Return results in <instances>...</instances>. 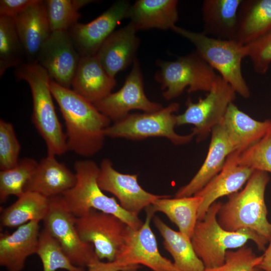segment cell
Wrapping results in <instances>:
<instances>
[{
  "instance_id": "obj_32",
  "label": "cell",
  "mask_w": 271,
  "mask_h": 271,
  "mask_svg": "<svg viewBox=\"0 0 271 271\" xmlns=\"http://www.w3.org/2000/svg\"><path fill=\"white\" fill-rule=\"evenodd\" d=\"M38 162L34 159H20L15 167L0 171V202H5L12 195L20 197L32 178Z\"/></svg>"
},
{
  "instance_id": "obj_34",
  "label": "cell",
  "mask_w": 271,
  "mask_h": 271,
  "mask_svg": "<svg viewBox=\"0 0 271 271\" xmlns=\"http://www.w3.org/2000/svg\"><path fill=\"white\" fill-rule=\"evenodd\" d=\"M36 254L43 266V271H85L74 265L58 241L44 228L40 231Z\"/></svg>"
},
{
  "instance_id": "obj_3",
  "label": "cell",
  "mask_w": 271,
  "mask_h": 271,
  "mask_svg": "<svg viewBox=\"0 0 271 271\" xmlns=\"http://www.w3.org/2000/svg\"><path fill=\"white\" fill-rule=\"evenodd\" d=\"M15 75L28 83L33 100L32 121L44 141L47 155L61 156L68 151L66 137L57 116L53 101L51 78L37 63H23L17 67Z\"/></svg>"
},
{
  "instance_id": "obj_23",
  "label": "cell",
  "mask_w": 271,
  "mask_h": 271,
  "mask_svg": "<svg viewBox=\"0 0 271 271\" xmlns=\"http://www.w3.org/2000/svg\"><path fill=\"white\" fill-rule=\"evenodd\" d=\"M116 84L115 77L107 73L94 55L81 57L71 86L74 92L94 103L111 93Z\"/></svg>"
},
{
  "instance_id": "obj_26",
  "label": "cell",
  "mask_w": 271,
  "mask_h": 271,
  "mask_svg": "<svg viewBox=\"0 0 271 271\" xmlns=\"http://www.w3.org/2000/svg\"><path fill=\"white\" fill-rule=\"evenodd\" d=\"M176 0H138L130 6L128 18L137 30L171 29L178 19Z\"/></svg>"
},
{
  "instance_id": "obj_40",
  "label": "cell",
  "mask_w": 271,
  "mask_h": 271,
  "mask_svg": "<svg viewBox=\"0 0 271 271\" xmlns=\"http://www.w3.org/2000/svg\"><path fill=\"white\" fill-rule=\"evenodd\" d=\"M139 267L127 265L118 260L106 262L99 260L88 266L86 271H137Z\"/></svg>"
},
{
  "instance_id": "obj_6",
  "label": "cell",
  "mask_w": 271,
  "mask_h": 271,
  "mask_svg": "<svg viewBox=\"0 0 271 271\" xmlns=\"http://www.w3.org/2000/svg\"><path fill=\"white\" fill-rule=\"evenodd\" d=\"M171 30L192 43L197 54L219 73L236 93L246 98L250 96L241 69L242 60L247 57L245 46L235 40L218 39L176 26Z\"/></svg>"
},
{
  "instance_id": "obj_18",
  "label": "cell",
  "mask_w": 271,
  "mask_h": 271,
  "mask_svg": "<svg viewBox=\"0 0 271 271\" xmlns=\"http://www.w3.org/2000/svg\"><path fill=\"white\" fill-rule=\"evenodd\" d=\"M39 222L32 221L12 233H1L0 265L7 271H22L27 258L36 253L41 231Z\"/></svg>"
},
{
  "instance_id": "obj_10",
  "label": "cell",
  "mask_w": 271,
  "mask_h": 271,
  "mask_svg": "<svg viewBox=\"0 0 271 271\" xmlns=\"http://www.w3.org/2000/svg\"><path fill=\"white\" fill-rule=\"evenodd\" d=\"M75 224L81 239L93 246L100 260L117 259L129 227L126 223L114 215L92 209L76 217Z\"/></svg>"
},
{
  "instance_id": "obj_21",
  "label": "cell",
  "mask_w": 271,
  "mask_h": 271,
  "mask_svg": "<svg viewBox=\"0 0 271 271\" xmlns=\"http://www.w3.org/2000/svg\"><path fill=\"white\" fill-rule=\"evenodd\" d=\"M137 30L129 23L114 31L95 54L107 73L113 77L135 60L139 40Z\"/></svg>"
},
{
  "instance_id": "obj_38",
  "label": "cell",
  "mask_w": 271,
  "mask_h": 271,
  "mask_svg": "<svg viewBox=\"0 0 271 271\" xmlns=\"http://www.w3.org/2000/svg\"><path fill=\"white\" fill-rule=\"evenodd\" d=\"M245 46L254 71L265 74L271 64V32Z\"/></svg>"
},
{
  "instance_id": "obj_28",
  "label": "cell",
  "mask_w": 271,
  "mask_h": 271,
  "mask_svg": "<svg viewBox=\"0 0 271 271\" xmlns=\"http://www.w3.org/2000/svg\"><path fill=\"white\" fill-rule=\"evenodd\" d=\"M153 222L177 271H204L205 267L197 255L190 237L172 229L158 216L154 217Z\"/></svg>"
},
{
  "instance_id": "obj_41",
  "label": "cell",
  "mask_w": 271,
  "mask_h": 271,
  "mask_svg": "<svg viewBox=\"0 0 271 271\" xmlns=\"http://www.w3.org/2000/svg\"><path fill=\"white\" fill-rule=\"evenodd\" d=\"M262 257L258 267L262 271H271V236Z\"/></svg>"
},
{
  "instance_id": "obj_16",
  "label": "cell",
  "mask_w": 271,
  "mask_h": 271,
  "mask_svg": "<svg viewBox=\"0 0 271 271\" xmlns=\"http://www.w3.org/2000/svg\"><path fill=\"white\" fill-rule=\"evenodd\" d=\"M130 7L127 1H117L93 21L87 24L77 23L68 30L81 57L96 54L118 23L128 17Z\"/></svg>"
},
{
  "instance_id": "obj_17",
  "label": "cell",
  "mask_w": 271,
  "mask_h": 271,
  "mask_svg": "<svg viewBox=\"0 0 271 271\" xmlns=\"http://www.w3.org/2000/svg\"><path fill=\"white\" fill-rule=\"evenodd\" d=\"M238 151L231 153L222 170L194 195L202 198L198 220L203 218L210 206L218 199L239 191L255 171L238 164Z\"/></svg>"
},
{
  "instance_id": "obj_12",
  "label": "cell",
  "mask_w": 271,
  "mask_h": 271,
  "mask_svg": "<svg viewBox=\"0 0 271 271\" xmlns=\"http://www.w3.org/2000/svg\"><path fill=\"white\" fill-rule=\"evenodd\" d=\"M93 104L113 122L123 118L132 110L152 112L164 107L161 104L150 100L146 96L137 59L134 60L131 70L121 88Z\"/></svg>"
},
{
  "instance_id": "obj_33",
  "label": "cell",
  "mask_w": 271,
  "mask_h": 271,
  "mask_svg": "<svg viewBox=\"0 0 271 271\" xmlns=\"http://www.w3.org/2000/svg\"><path fill=\"white\" fill-rule=\"evenodd\" d=\"M94 2L91 0L44 1L51 32L68 31L78 23L80 17L79 10Z\"/></svg>"
},
{
  "instance_id": "obj_2",
  "label": "cell",
  "mask_w": 271,
  "mask_h": 271,
  "mask_svg": "<svg viewBox=\"0 0 271 271\" xmlns=\"http://www.w3.org/2000/svg\"><path fill=\"white\" fill-rule=\"evenodd\" d=\"M269 181L268 173L255 170L242 190L221 202L217 216L221 227L229 231L250 230L269 241L271 222L267 219L265 192Z\"/></svg>"
},
{
  "instance_id": "obj_1",
  "label": "cell",
  "mask_w": 271,
  "mask_h": 271,
  "mask_svg": "<svg viewBox=\"0 0 271 271\" xmlns=\"http://www.w3.org/2000/svg\"><path fill=\"white\" fill-rule=\"evenodd\" d=\"M50 87L65 122L68 151L86 158L96 154L103 147L111 120L72 89L51 79Z\"/></svg>"
},
{
  "instance_id": "obj_35",
  "label": "cell",
  "mask_w": 271,
  "mask_h": 271,
  "mask_svg": "<svg viewBox=\"0 0 271 271\" xmlns=\"http://www.w3.org/2000/svg\"><path fill=\"white\" fill-rule=\"evenodd\" d=\"M238 162L254 170L271 173V125L258 141L239 152Z\"/></svg>"
},
{
  "instance_id": "obj_24",
  "label": "cell",
  "mask_w": 271,
  "mask_h": 271,
  "mask_svg": "<svg viewBox=\"0 0 271 271\" xmlns=\"http://www.w3.org/2000/svg\"><path fill=\"white\" fill-rule=\"evenodd\" d=\"M234 151L242 152L258 141L271 125V120L259 121L231 103L220 124Z\"/></svg>"
},
{
  "instance_id": "obj_7",
  "label": "cell",
  "mask_w": 271,
  "mask_h": 271,
  "mask_svg": "<svg viewBox=\"0 0 271 271\" xmlns=\"http://www.w3.org/2000/svg\"><path fill=\"white\" fill-rule=\"evenodd\" d=\"M179 108V103L172 102L157 111L129 113L110 124L105 130V136L133 141L161 137L175 145L187 144L194 137L193 134L181 135L175 130L177 126L175 113Z\"/></svg>"
},
{
  "instance_id": "obj_36",
  "label": "cell",
  "mask_w": 271,
  "mask_h": 271,
  "mask_svg": "<svg viewBox=\"0 0 271 271\" xmlns=\"http://www.w3.org/2000/svg\"><path fill=\"white\" fill-rule=\"evenodd\" d=\"M262 255H257L253 249L245 245L236 250H228L223 263L204 271H262L258 267Z\"/></svg>"
},
{
  "instance_id": "obj_19",
  "label": "cell",
  "mask_w": 271,
  "mask_h": 271,
  "mask_svg": "<svg viewBox=\"0 0 271 271\" xmlns=\"http://www.w3.org/2000/svg\"><path fill=\"white\" fill-rule=\"evenodd\" d=\"M29 63H36L40 50L51 33L44 1L35 0L13 18Z\"/></svg>"
},
{
  "instance_id": "obj_20",
  "label": "cell",
  "mask_w": 271,
  "mask_h": 271,
  "mask_svg": "<svg viewBox=\"0 0 271 271\" xmlns=\"http://www.w3.org/2000/svg\"><path fill=\"white\" fill-rule=\"evenodd\" d=\"M211 133L209 149L204 163L192 179L177 190L175 197L194 195L222 170L228 156L234 152L220 124L215 126Z\"/></svg>"
},
{
  "instance_id": "obj_27",
  "label": "cell",
  "mask_w": 271,
  "mask_h": 271,
  "mask_svg": "<svg viewBox=\"0 0 271 271\" xmlns=\"http://www.w3.org/2000/svg\"><path fill=\"white\" fill-rule=\"evenodd\" d=\"M271 32V0H242L235 41L247 45Z\"/></svg>"
},
{
  "instance_id": "obj_15",
  "label": "cell",
  "mask_w": 271,
  "mask_h": 271,
  "mask_svg": "<svg viewBox=\"0 0 271 271\" xmlns=\"http://www.w3.org/2000/svg\"><path fill=\"white\" fill-rule=\"evenodd\" d=\"M80 58L68 31H59L51 32L36 63L46 70L51 80L70 88Z\"/></svg>"
},
{
  "instance_id": "obj_22",
  "label": "cell",
  "mask_w": 271,
  "mask_h": 271,
  "mask_svg": "<svg viewBox=\"0 0 271 271\" xmlns=\"http://www.w3.org/2000/svg\"><path fill=\"white\" fill-rule=\"evenodd\" d=\"M76 175L55 156L47 155L38 162L27 185L25 192L38 193L46 198L61 195L76 184Z\"/></svg>"
},
{
  "instance_id": "obj_39",
  "label": "cell",
  "mask_w": 271,
  "mask_h": 271,
  "mask_svg": "<svg viewBox=\"0 0 271 271\" xmlns=\"http://www.w3.org/2000/svg\"><path fill=\"white\" fill-rule=\"evenodd\" d=\"M35 1V0H1L0 17L13 18Z\"/></svg>"
},
{
  "instance_id": "obj_14",
  "label": "cell",
  "mask_w": 271,
  "mask_h": 271,
  "mask_svg": "<svg viewBox=\"0 0 271 271\" xmlns=\"http://www.w3.org/2000/svg\"><path fill=\"white\" fill-rule=\"evenodd\" d=\"M147 215L138 229L129 227L124 245L116 260L127 265H145L153 271H177L174 263L160 253L150 222L154 215L146 208Z\"/></svg>"
},
{
  "instance_id": "obj_11",
  "label": "cell",
  "mask_w": 271,
  "mask_h": 271,
  "mask_svg": "<svg viewBox=\"0 0 271 271\" xmlns=\"http://www.w3.org/2000/svg\"><path fill=\"white\" fill-rule=\"evenodd\" d=\"M235 91L219 75L203 98L186 101L187 108L176 115L177 126L192 124V133L199 142L205 140L212 129L220 124L229 105L235 98Z\"/></svg>"
},
{
  "instance_id": "obj_8",
  "label": "cell",
  "mask_w": 271,
  "mask_h": 271,
  "mask_svg": "<svg viewBox=\"0 0 271 271\" xmlns=\"http://www.w3.org/2000/svg\"><path fill=\"white\" fill-rule=\"evenodd\" d=\"M156 79L164 90L163 96L170 100L179 96L186 87L188 92H209L218 75L195 51L174 61L161 62Z\"/></svg>"
},
{
  "instance_id": "obj_9",
  "label": "cell",
  "mask_w": 271,
  "mask_h": 271,
  "mask_svg": "<svg viewBox=\"0 0 271 271\" xmlns=\"http://www.w3.org/2000/svg\"><path fill=\"white\" fill-rule=\"evenodd\" d=\"M49 200V209L43 220V228L58 241L72 263L85 268L100 260L93 246L80 238L76 227V217L62 195Z\"/></svg>"
},
{
  "instance_id": "obj_31",
  "label": "cell",
  "mask_w": 271,
  "mask_h": 271,
  "mask_svg": "<svg viewBox=\"0 0 271 271\" xmlns=\"http://www.w3.org/2000/svg\"><path fill=\"white\" fill-rule=\"evenodd\" d=\"M25 52L14 20L0 17V76L9 68L23 63Z\"/></svg>"
},
{
  "instance_id": "obj_37",
  "label": "cell",
  "mask_w": 271,
  "mask_h": 271,
  "mask_svg": "<svg viewBox=\"0 0 271 271\" xmlns=\"http://www.w3.org/2000/svg\"><path fill=\"white\" fill-rule=\"evenodd\" d=\"M21 145L13 124L0 119V169L5 170L17 165Z\"/></svg>"
},
{
  "instance_id": "obj_25",
  "label": "cell",
  "mask_w": 271,
  "mask_h": 271,
  "mask_svg": "<svg viewBox=\"0 0 271 271\" xmlns=\"http://www.w3.org/2000/svg\"><path fill=\"white\" fill-rule=\"evenodd\" d=\"M242 0H205L202 6L204 30L214 38L235 40L238 11Z\"/></svg>"
},
{
  "instance_id": "obj_4",
  "label": "cell",
  "mask_w": 271,
  "mask_h": 271,
  "mask_svg": "<svg viewBox=\"0 0 271 271\" xmlns=\"http://www.w3.org/2000/svg\"><path fill=\"white\" fill-rule=\"evenodd\" d=\"M221 203L216 201L210 206L203 218L197 221L190 238L205 268L222 265L227 250L242 247L249 240L260 251H264L268 243L266 239L250 230L229 231L221 227L217 218Z\"/></svg>"
},
{
  "instance_id": "obj_5",
  "label": "cell",
  "mask_w": 271,
  "mask_h": 271,
  "mask_svg": "<svg viewBox=\"0 0 271 271\" xmlns=\"http://www.w3.org/2000/svg\"><path fill=\"white\" fill-rule=\"evenodd\" d=\"M75 185L62 196L69 209L79 217L92 209L116 216L133 229L140 228L143 222L137 216L124 210L114 197L106 195L100 188L97 179L99 166L93 160H79L74 164Z\"/></svg>"
},
{
  "instance_id": "obj_29",
  "label": "cell",
  "mask_w": 271,
  "mask_h": 271,
  "mask_svg": "<svg viewBox=\"0 0 271 271\" xmlns=\"http://www.w3.org/2000/svg\"><path fill=\"white\" fill-rule=\"evenodd\" d=\"M201 201V197L196 195L174 198L165 195L148 207L153 213H164L178 227L179 231L191 238L198 221Z\"/></svg>"
},
{
  "instance_id": "obj_13",
  "label": "cell",
  "mask_w": 271,
  "mask_h": 271,
  "mask_svg": "<svg viewBox=\"0 0 271 271\" xmlns=\"http://www.w3.org/2000/svg\"><path fill=\"white\" fill-rule=\"evenodd\" d=\"M97 182L103 191L115 196L124 210L137 216L156 200L165 196L146 191L139 184L137 174L119 172L108 159H104L100 163Z\"/></svg>"
},
{
  "instance_id": "obj_30",
  "label": "cell",
  "mask_w": 271,
  "mask_h": 271,
  "mask_svg": "<svg viewBox=\"0 0 271 271\" xmlns=\"http://www.w3.org/2000/svg\"><path fill=\"white\" fill-rule=\"evenodd\" d=\"M49 206V198L35 192H25L14 203L3 210L1 224L4 227L13 228L32 221H43Z\"/></svg>"
}]
</instances>
